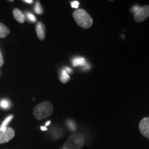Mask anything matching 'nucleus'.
Masks as SVG:
<instances>
[{
    "mask_svg": "<svg viewBox=\"0 0 149 149\" xmlns=\"http://www.w3.org/2000/svg\"><path fill=\"white\" fill-rule=\"evenodd\" d=\"M74 21L79 26L89 29L93 26V20L88 13L84 9H77L72 13Z\"/></svg>",
    "mask_w": 149,
    "mask_h": 149,
    "instance_id": "nucleus-1",
    "label": "nucleus"
},
{
    "mask_svg": "<svg viewBox=\"0 0 149 149\" xmlns=\"http://www.w3.org/2000/svg\"><path fill=\"white\" fill-rule=\"evenodd\" d=\"M53 106L49 102H43L37 104L33 110V115L37 120L47 118L53 114Z\"/></svg>",
    "mask_w": 149,
    "mask_h": 149,
    "instance_id": "nucleus-2",
    "label": "nucleus"
},
{
    "mask_svg": "<svg viewBox=\"0 0 149 149\" xmlns=\"http://www.w3.org/2000/svg\"><path fill=\"white\" fill-rule=\"evenodd\" d=\"M84 145V137L82 134L75 133L70 135L64 145V149H81Z\"/></svg>",
    "mask_w": 149,
    "mask_h": 149,
    "instance_id": "nucleus-3",
    "label": "nucleus"
},
{
    "mask_svg": "<svg viewBox=\"0 0 149 149\" xmlns=\"http://www.w3.org/2000/svg\"><path fill=\"white\" fill-rule=\"evenodd\" d=\"M134 13V20L136 22H142L149 17V6H135L132 9Z\"/></svg>",
    "mask_w": 149,
    "mask_h": 149,
    "instance_id": "nucleus-4",
    "label": "nucleus"
},
{
    "mask_svg": "<svg viewBox=\"0 0 149 149\" xmlns=\"http://www.w3.org/2000/svg\"><path fill=\"white\" fill-rule=\"evenodd\" d=\"M15 136V131L13 128L6 127L0 128V144L8 142Z\"/></svg>",
    "mask_w": 149,
    "mask_h": 149,
    "instance_id": "nucleus-5",
    "label": "nucleus"
},
{
    "mask_svg": "<svg viewBox=\"0 0 149 149\" xmlns=\"http://www.w3.org/2000/svg\"><path fill=\"white\" fill-rule=\"evenodd\" d=\"M139 128L141 133L145 137L149 139V117H145L140 121L139 124Z\"/></svg>",
    "mask_w": 149,
    "mask_h": 149,
    "instance_id": "nucleus-6",
    "label": "nucleus"
},
{
    "mask_svg": "<svg viewBox=\"0 0 149 149\" xmlns=\"http://www.w3.org/2000/svg\"><path fill=\"white\" fill-rule=\"evenodd\" d=\"M36 33L40 40H44L46 37V28L42 22H38L36 26Z\"/></svg>",
    "mask_w": 149,
    "mask_h": 149,
    "instance_id": "nucleus-7",
    "label": "nucleus"
},
{
    "mask_svg": "<svg viewBox=\"0 0 149 149\" xmlns=\"http://www.w3.org/2000/svg\"><path fill=\"white\" fill-rule=\"evenodd\" d=\"M13 16L15 19L19 23H24L25 22V16L23 14V13L21 10H19L17 8L14 9L13 10Z\"/></svg>",
    "mask_w": 149,
    "mask_h": 149,
    "instance_id": "nucleus-8",
    "label": "nucleus"
},
{
    "mask_svg": "<svg viewBox=\"0 0 149 149\" xmlns=\"http://www.w3.org/2000/svg\"><path fill=\"white\" fill-rule=\"evenodd\" d=\"M10 33V30L4 24L0 23V38H5Z\"/></svg>",
    "mask_w": 149,
    "mask_h": 149,
    "instance_id": "nucleus-9",
    "label": "nucleus"
},
{
    "mask_svg": "<svg viewBox=\"0 0 149 149\" xmlns=\"http://www.w3.org/2000/svg\"><path fill=\"white\" fill-rule=\"evenodd\" d=\"M86 64V59L84 57H77L72 60V65L74 67L84 66Z\"/></svg>",
    "mask_w": 149,
    "mask_h": 149,
    "instance_id": "nucleus-10",
    "label": "nucleus"
},
{
    "mask_svg": "<svg viewBox=\"0 0 149 149\" xmlns=\"http://www.w3.org/2000/svg\"><path fill=\"white\" fill-rule=\"evenodd\" d=\"M70 79L69 74L67 72L65 69H64L61 71V74L60 76V81L62 83H66Z\"/></svg>",
    "mask_w": 149,
    "mask_h": 149,
    "instance_id": "nucleus-11",
    "label": "nucleus"
},
{
    "mask_svg": "<svg viewBox=\"0 0 149 149\" xmlns=\"http://www.w3.org/2000/svg\"><path fill=\"white\" fill-rule=\"evenodd\" d=\"M0 107H1V109H8L10 107V102L8 101L7 100H6V99L1 100V101H0Z\"/></svg>",
    "mask_w": 149,
    "mask_h": 149,
    "instance_id": "nucleus-12",
    "label": "nucleus"
},
{
    "mask_svg": "<svg viewBox=\"0 0 149 149\" xmlns=\"http://www.w3.org/2000/svg\"><path fill=\"white\" fill-rule=\"evenodd\" d=\"M35 12L37 14H39V15H42L43 13V8L39 1L38 2H37L36 4H35Z\"/></svg>",
    "mask_w": 149,
    "mask_h": 149,
    "instance_id": "nucleus-13",
    "label": "nucleus"
},
{
    "mask_svg": "<svg viewBox=\"0 0 149 149\" xmlns=\"http://www.w3.org/2000/svg\"><path fill=\"white\" fill-rule=\"evenodd\" d=\"M13 117V115H10V116H8V117H7L6 120L3 121V122L2 123V124H1V127H0V128H4L6 127H7V125H8V124L9 122H10V120H12Z\"/></svg>",
    "mask_w": 149,
    "mask_h": 149,
    "instance_id": "nucleus-14",
    "label": "nucleus"
},
{
    "mask_svg": "<svg viewBox=\"0 0 149 149\" xmlns=\"http://www.w3.org/2000/svg\"><path fill=\"white\" fill-rule=\"evenodd\" d=\"M27 17L29 18V21H31L32 22H35L37 21V19H36V17H35V16L33 14L31 13H27Z\"/></svg>",
    "mask_w": 149,
    "mask_h": 149,
    "instance_id": "nucleus-15",
    "label": "nucleus"
},
{
    "mask_svg": "<svg viewBox=\"0 0 149 149\" xmlns=\"http://www.w3.org/2000/svg\"><path fill=\"white\" fill-rule=\"evenodd\" d=\"M67 124H68V126L71 129V130H75V124H74V122L71 120H68L67 121Z\"/></svg>",
    "mask_w": 149,
    "mask_h": 149,
    "instance_id": "nucleus-16",
    "label": "nucleus"
},
{
    "mask_svg": "<svg viewBox=\"0 0 149 149\" xmlns=\"http://www.w3.org/2000/svg\"><path fill=\"white\" fill-rule=\"evenodd\" d=\"M71 6L73 8H77L79 6V2L77 1H74L71 2Z\"/></svg>",
    "mask_w": 149,
    "mask_h": 149,
    "instance_id": "nucleus-17",
    "label": "nucleus"
},
{
    "mask_svg": "<svg viewBox=\"0 0 149 149\" xmlns=\"http://www.w3.org/2000/svg\"><path fill=\"white\" fill-rule=\"evenodd\" d=\"M3 64V58L1 55V53H0V67L2 66V65Z\"/></svg>",
    "mask_w": 149,
    "mask_h": 149,
    "instance_id": "nucleus-18",
    "label": "nucleus"
},
{
    "mask_svg": "<svg viewBox=\"0 0 149 149\" xmlns=\"http://www.w3.org/2000/svg\"><path fill=\"white\" fill-rule=\"evenodd\" d=\"M65 70H66V71L67 72H68V74L71 73V72H72V70L70 69V68H65Z\"/></svg>",
    "mask_w": 149,
    "mask_h": 149,
    "instance_id": "nucleus-19",
    "label": "nucleus"
},
{
    "mask_svg": "<svg viewBox=\"0 0 149 149\" xmlns=\"http://www.w3.org/2000/svg\"><path fill=\"white\" fill-rule=\"evenodd\" d=\"M24 2L28 3H33V0H24Z\"/></svg>",
    "mask_w": 149,
    "mask_h": 149,
    "instance_id": "nucleus-20",
    "label": "nucleus"
},
{
    "mask_svg": "<svg viewBox=\"0 0 149 149\" xmlns=\"http://www.w3.org/2000/svg\"><path fill=\"white\" fill-rule=\"evenodd\" d=\"M41 130L43 131H45V130H47V128L46 126H41Z\"/></svg>",
    "mask_w": 149,
    "mask_h": 149,
    "instance_id": "nucleus-21",
    "label": "nucleus"
},
{
    "mask_svg": "<svg viewBox=\"0 0 149 149\" xmlns=\"http://www.w3.org/2000/svg\"><path fill=\"white\" fill-rule=\"evenodd\" d=\"M50 124H51V121H48V122H46V126H48V125H49Z\"/></svg>",
    "mask_w": 149,
    "mask_h": 149,
    "instance_id": "nucleus-22",
    "label": "nucleus"
},
{
    "mask_svg": "<svg viewBox=\"0 0 149 149\" xmlns=\"http://www.w3.org/2000/svg\"><path fill=\"white\" fill-rule=\"evenodd\" d=\"M63 149H64V148H63Z\"/></svg>",
    "mask_w": 149,
    "mask_h": 149,
    "instance_id": "nucleus-23",
    "label": "nucleus"
}]
</instances>
